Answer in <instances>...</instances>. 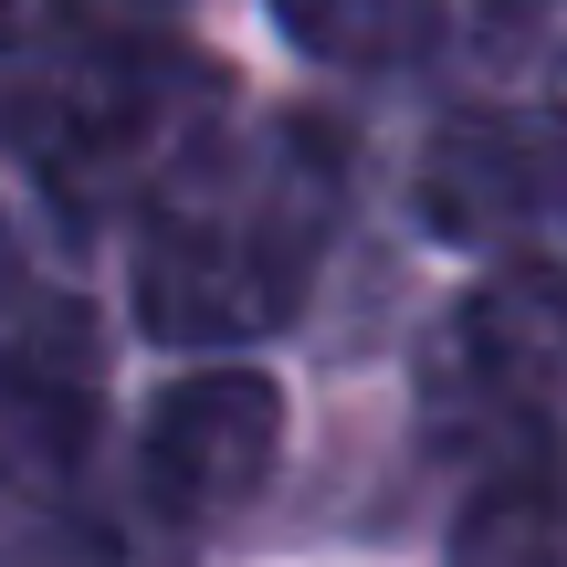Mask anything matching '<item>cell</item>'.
<instances>
[{
	"instance_id": "cell-1",
	"label": "cell",
	"mask_w": 567,
	"mask_h": 567,
	"mask_svg": "<svg viewBox=\"0 0 567 567\" xmlns=\"http://www.w3.org/2000/svg\"><path fill=\"white\" fill-rule=\"evenodd\" d=\"M347 221V137L305 105L200 147L137 221V326L158 347H252L295 326Z\"/></svg>"
},
{
	"instance_id": "cell-2",
	"label": "cell",
	"mask_w": 567,
	"mask_h": 567,
	"mask_svg": "<svg viewBox=\"0 0 567 567\" xmlns=\"http://www.w3.org/2000/svg\"><path fill=\"white\" fill-rule=\"evenodd\" d=\"M221 105V74L168 42H74L21 74V168L63 221L116 200H158Z\"/></svg>"
},
{
	"instance_id": "cell-3",
	"label": "cell",
	"mask_w": 567,
	"mask_h": 567,
	"mask_svg": "<svg viewBox=\"0 0 567 567\" xmlns=\"http://www.w3.org/2000/svg\"><path fill=\"white\" fill-rule=\"evenodd\" d=\"M431 243L557 264L567 252V105H473L421 147L410 179Z\"/></svg>"
},
{
	"instance_id": "cell-4",
	"label": "cell",
	"mask_w": 567,
	"mask_h": 567,
	"mask_svg": "<svg viewBox=\"0 0 567 567\" xmlns=\"http://www.w3.org/2000/svg\"><path fill=\"white\" fill-rule=\"evenodd\" d=\"M421 389L442 431H557L567 421V252L505 264V284L452 305Z\"/></svg>"
},
{
	"instance_id": "cell-5",
	"label": "cell",
	"mask_w": 567,
	"mask_h": 567,
	"mask_svg": "<svg viewBox=\"0 0 567 567\" xmlns=\"http://www.w3.org/2000/svg\"><path fill=\"white\" fill-rule=\"evenodd\" d=\"M274 452H284V389L264 368H200L147 410L137 484L168 526H221L274 484Z\"/></svg>"
},
{
	"instance_id": "cell-6",
	"label": "cell",
	"mask_w": 567,
	"mask_h": 567,
	"mask_svg": "<svg viewBox=\"0 0 567 567\" xmlns=\"http://www.w3.org/2000/svg\"><path fill=\"white\" fill-rule=\"evenodd\" d=\"M264 11L305 63H337V74L421 63L431 32H442V0H264Z\"/></svg>"
},
{
	"instance_id": "cell-7",
	"label": "cell",
	"mask_w": 567,
	"mask_h": 567,
	"mask_svg": "<svg viewBox=\"0 0 567 567\" xmlns=\"http://www.w3.org/2000/svg\"><path fill=\"white\" fill-rule=\"evenodd\" d=\"M452 567H567V463L505 473L452 536Z\"/></svg>"
}]
</instances>
